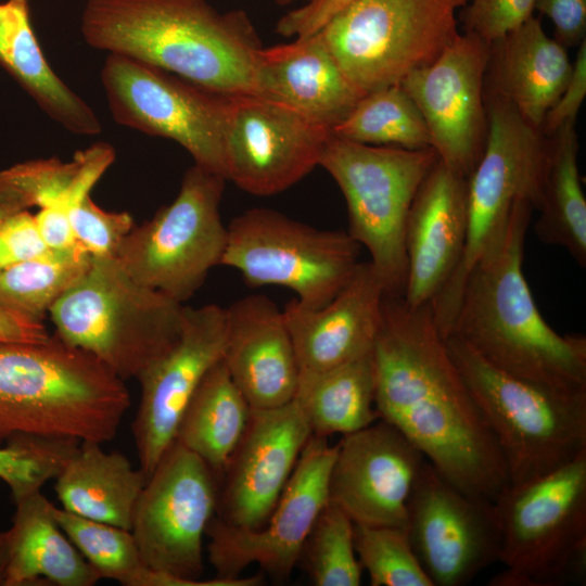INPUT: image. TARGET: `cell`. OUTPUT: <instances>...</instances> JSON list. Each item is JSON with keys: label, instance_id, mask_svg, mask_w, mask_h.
Listing matches in <instances>:
<instances>
[{"label": "cell", "instance_id": "2e32d148", "mask_svg": "<svg viewBox=\"0 0 586 586\" xmlns=\"http://www.w3.org/2000/svg\"><path fill=\"white\" fill-rule=\"evenodd\" d=\"M336 453L328 437L311 435L265 524L232 527L214 515L205 537L216 578L234 579L251 564L278 579L297 565L303 546L329 500V479Z\"/></svg>", "mask_w": 586, "mask_h": 586}, {"label": "cell", "instance_id": "681fc988", "mask_svg": "<svg viewBox=\"0 0 586 586\" xmlns=\"http://www.w3.org/2000/svg\"><path fill=\"white\" fill-rule=\"evenodd\" d=\"M8 565V543L5 531L0 530V586H4Z\"/></svg>", "mask_w": 586, "mask_h": 586}, {"label": "cell", "instance_id": "f546056e", "mask_svg": "<svg viewBox=\"0 0 586 586\" xmlns=\"http://www.w3.org/2000/svg\"><path fill=\"white\" fill-rule=\"evenodd\" d=\"M251 409L221 358L189 400L174 442L200 457L220 480L245 431Z\"/></svg>", "mask_w": 586, "mask_h": 586}, {"label": "cell", "instance_id": "484cf974", "mask_svg": "<svg viewBox=\"0 0 586 586\" xmlns=\"http://www.w3.org/2000/svg\"><path fill=\"white\" fill-rule=\"evenodd\" d=\"M572 71L566 48L550 38L534 15L489 44L488 95L509 102L542 130Z\"/></svg>", "mask_w": 586, "mask_h": 586}, {"label": "cell", "instance_id": "ffe728a7", "mask_svg": "<svg viewBox=\"0 0 586 586\" xmlns=\"http://www.w3.org/2000/svg\"><path fill=\"white\" fill-rule=\"evenodd\" d=\"M425 460L400 431L379 419L336 444L328 501L354 524L406 530L407 500Z\"/></svg>", "mask_w": 586, "mask_h": 586}, {"label": "cell", "instance_id": "30bf717a", "mask_svg": "<svg viewBox=\"0 0 586 586\" xmlns=\"http://www.w3.org/2000/svg\"><path fill=\"white\" fill-rule=\"evenodd\" d=\"M487 137L483 153L467 179L468 230L461 264L433 302L440 332L453 323L466 277L502 235L517 203L537 209L547 137L506 100L487 95Z\"/></svg>", "mask_w": 586, "mask_h": 586}, {"label": "cell", "instance_id": "6da1fadb", "mask_svg": "<svg viewBox=\"0 0 586 586\" xmlns=\"http://www.w3.org/2000/svg\"><path fill=\"white\" fill-rule=\"evenodd\" d=\"M379 419L400 431L454 486L495 502L509 485L505 459L475 404L432 305L385 295L372 348Z\"/></svg>", "mask_w": 586, "mask_h": 586}, {"label": "cell", "instance_id": "44dd1931", "mask_svg": "<svg viewBox=\"0 0 586 586\" xmlns=\"http://www.w3.org/2000/svg\"><path fill=\"white\" fill-rule=\"evenodd\" d=\"M311 435L295 398L276 408L251 409L245 431L219 480L216 518L232 527H262Z\"/></svg>", "mask_w": 586, "mask_h": 586}, {"label": "cell", "instance_id": "60d3db41", "mask_svg": "<svg viewBox=\"0 0 586 586\" xmlns=\"http://www.w3.org/2000/svg\"><path fill=\"white\" fill-rule=\"evenodd\" d=\"M535 4L536 0H467L464 33L492 44L533 16Z\"/></svg>", "mask_w": 586, "mask_h": 586}, {"label": "cell", "instance_id": "8d00e7d4", "mask_svg": "<svg viewBox=\"0 0 586 586\" xmlns=\"http://www.w3.org/2000/svg\"><path fill=\"white\" fill-rule=\"evenodd\" d=\"M317 586H358L362 568L354 545V522L328 501L319 513L297 564Z\"/></svg>", "mask_w": 586, "mask_h": 586}, {"label": "cell", "instance_id": "c3c4849f", "mask_svg": "<svg viewBox=\"0 0 586 586\" xmlns=\"http://www.w3.org/2000/svg\"><path fill=\"white\" fill-rule=\"evenodd\" d=\"M28 198L0 171V222L7 217L31 207Z\"/></svg>", "mask_w": 586, "mask_h": 586}, {"label": "cell", "instance_id": "52a82bcc", "mask_svg": "<svg viewBox=\"0 0 586 586\" xmlns=\"http://www.w3.org/2000/svg\"><path fill=\"white\" fill-rule=\"evenodd\" d=\"M505 570L492 586H563L586 579V451L494 502Z\"/></svg>", "mask_w": 586, "mask_h": 586}, {"label": "cell", "instance_id": "ee69618b", "mask_svg": "<svg viewBox=\"0 0 586 586\" xmlns=\"http://www.w3.org/2000/svg\"><path fill=\"white\" fill-rule=\"evenodd\" d=\"M535 10L550 20L553 38L565 48L586 39V0H536Z\"/></svg>", "mask_w": 586, "mask_h": 586}, {"label": "cell", "instance_id": "4316f807", "mask_svg": "<svg viewBox=\"0 0 586 586\" xmlns=\"http://www.w3.org/2000/svg\"><path fill=\"white\" fill-rule=\"evenodd\" d=\"M5 531L4 586H93L101 578L54 518V505L40 492L14 504Z\"/></svg>", "mask_w": 586, "mask_h": 586}, {"label": "cell", "instance_id": "7bdbcfd3", "mask_svg": "<svg viewBox=\"0 0 586 586\" xmlns=\"http://www.w3.org/2000/svg\"><path fill=\"white\" fill-rule=\"evenodd\" d=\"M586 95V39L578 44L575 60L572 62L570 78L553 106L546 114L542 132L552 136L566 124H575L577 113Z\"/></svg>", "mask_w": 586, "mask_h": 586}, {"label": "cell", "instance_id": "cb8c5ba5", "mask_svg": "<svg viewBox=\"0 0 586 586\" xmlns=\"http://www.w3.org/2000/svg\"><path fill=\"white\" fill-rule=\"evenodd\" d=\"M222 360L252 409L295 398L300 367L282 309L269 297L247 295L226 308Z\"/></svg>", "mask_w": 586, "mask_h": 586}, {"label": "cell", "instance_id": "f6af8a7d", "mask_svg": "<svg viewBox=\"0 0 586 586\" xmlns=\"http://www.w3.org/2000/svg\"><path fill=\"white\" fill-rule=\"evenodd\" d=\"M349 0H307L285 13L277 23L276 31L286 38L316 33Z\"/></svg>", "mask_w": 586, "mask_h": 586}, {"label": "cell", "instance_id": "b9f144b4", "mask_svg": "<svg viewBox=\"0 0 586 586\" xmlns=\"http://www.w3.org/2000/svg\"><path fill=\"white\" fill-rule=\"evenodd\" d=\"M51 251L40 235L35 215L27 209L0 222V269L39 258Z\"/></svg>", "mask_w": 586, "mask_h": 586}, {"label": "cell", "instance_id": "ac0fdd59", "mask_svg": "<svg viewBox=\"0 0 586 586\" xmlns=\"http://www.w3.org/2000/svg\"><path fill=\"white\" fill-rule=\"evenodd\" d=\"M488 58L489 44L459 34L433 62L399 82L422 114L438 160L467 178L487 137Z\"/></svg>", "mask_w": 586, "mask_h": 586}, {"label": "cell", "instance_id": "8fae6325", "mask_svg": "<svg viewBox=\"0 0 586 586\" xmlns=\"http://www.w3.org/2000/svg\"><path fill=\"white\" fill-rule=\"evenodd\" d=\"M219 479L195 454L174 442L136 504L130 532L143 564L178 586H256L260 574L200 581L203 538L217 511Z\"/></svg>", "mask_w": 586, "mask_h": 586}, {"label": "cell", "instance_id": "d6a6232c", "mask_svg": "<svg viewBox=\"0 0 586 586\" xmlns=\"http://www.w3.org/2000/svg\"><path fill=\"white\" fill-rule=\"evenodd\" d=\"M331 135L368 145L432 148L422 114L399 84L362 95Z\"/></svg>", "mask_w": 586, "mask_h": 586}, {"label": "cell", "instance_id": "7c38bea8", "mask_svg": "<svg viewBox=\"0 0 586 586\" xmlns=\"http://www.w3.org/2000/svg\"><path fill=\"white\" fill-rule=\"evenodd\" d=\"M220 266L251 288L277 285L309 308L328 304L352 279L361 246L343 230H321L270 208L234 217Z\"/></svg>", "mask_w": 586, "mask_h": 586}, {"label": "cell", "instance_id": "7dc6e473", "mask_svg": "<svg viewBox=\"0 0 586 586\" xmlns=\"http://www.w3.org/2000/svg\"><path fill=\"white\" fill-rule=\"evenodd\" d=\"M49 336L42 321L0 308V342H41Z\"/></svg>", "mask_w": 586, "mask_h": 586}, {"label": "cell", "instance_id": "5b68a950", "mask_svg": "<svg viewBox=\"0 0 586 586\" xmlns=\"http://www.w3.org/2000/svg\"><path fill=\"white\" fill-rule=\"evenodd\" d=\"M184 305L136 281L116 257H92L50 308L55 334L111 369L137 379L178 340Z\"/></svg>", "mask_w": 586, "mask_h": 586}, {"label": "cell", "instance_id": "f907efd6", "mask_svg": "<svg viewBox=\"0 0 586 586\" xmlns=\"http://www.w3.org/2000/svg\"><path fill=\"white\" fill-rule=\"evenodd\" d=\"M279 4H290L292 3L294 0H276Z\"/></svg>", "mask_w": 586, "mask_h": 586}, {"label": "cell", "instance_id": "74e56055", "mask_svg": "<svg viewBox=\"0 0 586 586\" xmlns=\"http://www.w3.org/2000/svg\"><path fill=\"white\" fill-rule=\"evenodd\" d=\"M354 545L372 586H433L406 530L354 524Z\"/></svg>", "mask_w": 586, "mask_h": 586}, {"label": "cell", "instance_id": "bcb514c9", "mask_svg": "<svg viewBox=\"0 0 586 586\" xmlns=\"http://www.w3.org/2000/svg\"><path fill=\"white\" fill-rule=\"evenodd\" d=\"M35 219L40 235L50 250L63 251L78 244L68 211L61 207L40 208Z\"/></svg>", "mask_w": 586, "mask_h": 586}, {"label": "cell", "instance_id": "ba28073f", "mask_svg": "<svg viewBox=\"0 0 586 586\" xmlns=\"http://www.w3.org/2000/svg\"><path fill=\"white\" fill-rule=\"evenodd\" d=\"M438 155L361 144L331 135L321 166L346 202L348 234L364 246L387 296L403 297L407 280L405 230L413 198Z\"/></svg>", "mask_w": 586, "mask_h": 586}, {"label": "cell", "instance_id": "d4e9b609", "mask_svg": "<svg viewBox=\"0 0 586 586\" xmlns=\"http://www.w3.org/2000/svg\"><path fill=\"white\" fill-rule=\"evenodd\" d=\"M293 39L259 49V94L283 102L331 130L362 94L345 76L318 31Z\"/></svg>", "mask_w": 586, "mask_h": 586}, {"label": "cell", "instance_id": "9c48e42d", "mask_svg": "<svg viewBox=\"0 0 586 586\" xmlns=\"http://www.w3.org/2000/svg\"><path fill=\"white\" fill-rule=\"evenodd\" d=\"M467 0H349L317 31L362 94L399 84L460 34Z\"/></svg>", "mask_w": 586, "mask_h": 586}, {"label": "cell", "instance_id": "e575fe53", "mask_svg": "<svg viewBox=\"0 0 586 586\" xmlns=\"http://www.w3.org/2000/svg\"><path fill=\"white\" fill-rule=\"evenodd\" d=\"M53 514L101 579L124 586H175L173 578L143 564L129 530L77 515L55 505Z\"/></svg>", "mask_w": 586, "mask_h": 586}, {"label": "cell", "instance_id": "ab89813d", "mask_svg": "<svg viewBox=\"0 0 586 586\" xmlns=\"http://www.w3.org/2000/svg\"><path fill=\"white\" fill-rule=\"evenodd\" d=\"M69 219L77 243L92 257H116L123 240L135 226L129 213L104 211L90 194L69 209Z\"/></svg>", "mask_w": 586, "mask_h": 586}, {"label": "cell", "instance_id": "d590c367", "mask_svg": "<svg viewBox=\"0 0 586 586\" xmlns=\"http://www.w3.org/2000/svg\"><path fill=\"white\" fill-rule=\"evenodd\" d=\"M107 169L105 158L90 150L75 153L69 162L58 157L34 160L1 170L33 206L69 209L89 195Z\"/></svg>", "mask_w": 586, "mask_h": 586}, {"label": "cell", "instance_id": "1f68e13d", "mask_svg": "<svg viewBox=\"0 0 586 586\" xmlns=\"http://www.w3.org/2000/svg\"><path fill=\"white\" fill-rule=\"evenodd\" d=\"M295 399L313 435H346L379 420L372 351L315 374L300 375Z\"/></svg>", "mask_w": 586, "mask_h": 586}, {"label": "cell", "instance_id": "e0dca14e", "mask_svg": "<svg viewBox=\"0 0 586 586\" xmlns=\"http://www.w3.org/2000/svg\"><path fill=\"white\" fill-rule=\"evenodd\" d=\"M407 536L433 586H463L499 561L493 501L449 483L428 460L407 500Z\"/></svg>", "mask_w": 586, "mask_h": 586}, {"label": "cell", "instance_id": "7a4b0ae2", "mask_svg": "<svg viewBox=\"0 0 586 586\" xmlns=\"http://www.w3.org/2000/svg\"><path fill=\"white\" fill-rule=\"evenodd\" d=\"M534 206L515 204L500 239L472 266L447 335L487 362L548 390L586 393V337L560 334L542 316L523 273Z\"/></svg>", "mask_w": 586, "mask_h": 586}, {"label": "cell", "instance_id": "f35d334b", "mask_svg": "<svg viewBox=\"0 0 586 586\" xmlns=\"http://www.w3.org/2000/svg\"><path fill=\"white\" fill-rule=\"evenodd\" d=\"M76 440L18 435L0 446V480L7 484L13 504L54 480Z\"/></svg>", "mask_w": 586, "mask_h": 586}, {"label": "cell", "instance_id": "7402d4cb", "mask_svg": "<svg viewBox=\"0 0 586 586\" xmlns=\"http://www.w3.org/2000/svg\"><path fill=\"white\" fill-rule=\"evenodd\" d=\"M467 179L438 160L413 198L405 230L403 296L410 308L432 305L461 264L468 230Z\"/></svg>", "mask_w": 586, "mask_h": 586}, {"label": "cell", "instance_id": "8992f818", "mask_svg": "<svg viewBox=\"0 0 586 586\" xmlns=\"http://www.w3.org/2000/svg\"><path fill=\"white\" fill-rule=\"evenodd\" d=\"M450 356L493 432L509 485L540 479L586 451V393L570 394L514 378L455 335Z\"/></svg>", "mask_w": 586, "mask_h": 586}, {"label": "cell", "instance_id": "277c9868", "mask_svg": "<svg viewBox=\"0 0 586 586\" xmlns=\"http://www.w3.org/2000/svg\"><path fill=\"white\" fill-rule=\"evenodd\" d=\"M129 407L125 381L56 334L0 342V446L18 435L104 444Z\"/></svg>", "mask_w": 586, "mask_h": 586}, {"label": "cell", "instance_id": "9a60e30c", "mask_svg": "<svg viewBox=\"0 0 586 586\" xmlns=\"http://www.w3.org/2000/svg\"><path fill=\"white\" fill-rule=\"evenodd\" d=\"M331 130L278 100L226 95L225 178L257 196L285 191L319 166Z\"/></svg>", "mask_w": 586, "mask_h": 586}, {"label": "cell", "instance_id": "5bb4252c", "mask_svg": "<svg viewBox=\"0 0 586 586\" xmlns=\"http://www.w3.org/2000/svg\"><path fill=\"white\" fill-rule=\"evenodd\" d=\"M101 81L116 123L175 141L192 156L195 165L225 178L226 95L112 53L101 69Z\"/></svg>", "mask_w": 586, "mask_h": 586}, {"label": "cell", "instance_id": "3957f363", "mask_svg": "<svg viewBox=\"0 0 586 586\" xmlns=\"http://www.w3.org/2000/svg\"><path fill=\"white\" fill-rule=\"evenodd\" d=\"M92 48L124 55L221 94H259L263 47L242 10L206 0H87L80 20Z\"/></svg>", "mask_w": 586, "mask_h": 586}, {"label": "cell", "instance_id": "4fadbf2b", "mask_svg": "<svg viewBox=\"0 0 586 586\" xmlns=\"http://www.w3.org/2000/svg\"><path fill=\"white\" fill-rule=\"evenodd\" d=\"M226 181L191 166L174 201L125 237L116 254L123 268L181 304L192 297L225 253L228 230L219 207Z\"/></svg>", "mask_w": 586, "mask_h": 586}, {"label": "cell", "instance_id": "603a6c76", "mask_svg": "<svg viewBox=\"0 0 586 586\" xmlns=\"http://www.w3.org/2000/svg\"><path fill=\"white\" fill-rule=\"evenodd\" d=\"M370 262H360L349 282L324 306L309 308L295 298L282 309L296 353L300 375L334 368L372 351L385 297Z\"/></svg>", "mask_w": 586, "mask_h": 586}, {"label": "cell", "instance_id": "f1b7e54d", "mask_svg": "<svg viewBox=\"0 0 586 586\" xmlns=\"http://www.w3.org/2000/svg\"><path fill=\"white\" fill-rule=\"evenodd\" d=\"M0 65L50 118L69 132L95 136L102 131L93 110L46 60L26 2H0Z\"/></svg>", "mask_w": 586, "mask_h": 586}, {"label": "cell", "instance_id": "d6986e66", "mask_svg": "<svg viewBox=\"0 0 586 586\" xmlns=\"http://www.w3.org/2000/svg\"><path fill=\"white\" fill-rule=\"evenodd\" d=\"M227 339L226 308L184 306L178 340L137 378L140 400L131 424L140 469L149 476L174 443L181 416Z\"/></svg>", "mask_w": 586, "mask_h": 586}, {"label": "cell", "instance_id": "4dcf8cb0", "mask_svg": "<svg viewBox=\"0 0 586 586\" xmlns=\"http://www.w3.org/2000/svg\"><path fill=\"white\" fill-rule=\"evenodd\" d=\"M539 217L534 231L545 244L564 249L586 267V199L577 165L578 142L574 124L547 137Z\"/></svg>", "mask_w": 586, "mask_h": 586}, {"label": "cell", "instance_id": "f5cc1de1", "mask_svg": "<svg viewBox=\"0 0 586 586\" xmlns=\"http://www.w3.org/2000/svg\"><path fill=\"white\" fill-rule=\"evenodd\" d=\"M307 1V0H304V2Z\"/></svg>", "mask_w": 586, "mask_h": 586}, {"label": "cell", "instance_id": "816d5d0a", "mask_svg": "<svg viewBox=\"0 0 586 586\" xmlns=\"http://www.w3.org/2000/svg\"><path fill=\"white\" fill-rule=\"evenodd\" d=\"M13 1H16V2H26V3H28L29 0H13Z\"/></svg>", "mask_w": 586, "mask_h": 586}, {"label": "cell", "instance_id": "836d02e7", "mask_svg": "<svg viewBox=\"0 0 586 586\" xmlns=\"http://www.w3.org/2000/svg\"><path fill=\"white\" fill-rule=\"evenodd\" d=\"M90 264L91 256L77 244L0 269V308L42 321Z\"/></svg>", "mask_w": 586, "mask_h": 586}, {"label": "cell", "instance_id": "83f0119b", "mask_svg": "<svg viewBox=\"0 0 586 586\" xmlns=\"http://www.w3.org/2000/svg\"><path fill=\"white\" fill-rule=\"evenodd\" d=\"M54 481L63 509L130 531L148 475L135 469L124 454L109 453L102 444L85 441L67 457Z\"/></svg>", "mask_w": 586, "mask_h": 586}]
</instances>
